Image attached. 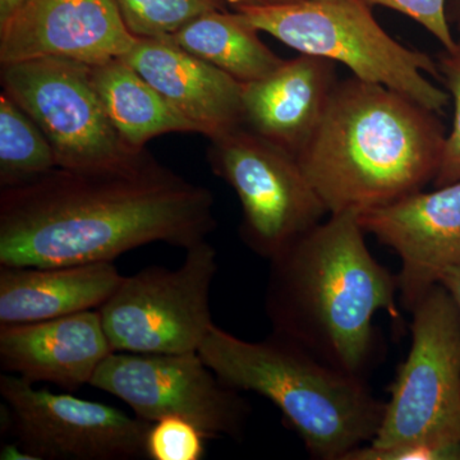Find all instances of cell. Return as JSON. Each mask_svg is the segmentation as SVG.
<instances>
[{"instance_id": "cell-21", "label": "cell", "mask_w": 460, "mask_h": 460, "mask_svg": "<svg viewBox=\"0 0 460 460\" xmlns=\"http://www.w3.org/2000/svg\"><path fill=\"white\" fill-rule=\"evenodd\" d=\"M136 38H168L202 14L226 11V0H115Z\"/></svg>"}, {"instance_id": "cell-20", "label": "cell", "mask_w": 460, "mask_h": 460, "mask_svg": "<svg viewBox=\"0 0 460 460\" xmlns=\"http://www.w3.org/2000/svg\"><path fill=\"white\" fill-rule=\"evenodd\" d=\"M58 168L49 140L7 93L0 95V189L21 186Z\"/></svg>"}, {"instance_id": "cell-31", "label": "cell", "mask_w": 460, "mask_h": 460, "mask_svg": "<svg viewBox=\"0 0 460 460\" xmlns=\"http://www.w3.org/2000/svg\"><path fill=\"white\" fill-rule=\"evenodd\" d=\"M286 2H296V0H268L266 3H286Z\"/></svg>"}, {"instance_id": "cell-6", "label": "cell", "mask_w": 460, "mask_h": 460, "mask_svg": "<svg viewBox=\"0 0 460 460\" xmlns=\"http://www.w3.org/2000/svg\"><path fill=\"white\" fill-rule=\"evenodd\" d=\"M410 353L387 387L375 447L460 441V313L441 284L411 308Z\"/></svg>"}, {"instance_id": "cell-22", "label": "cell", "mask_w": 460, "mask_h": 460, "mask_svg": "<svg viewBox=\"0 0 460 460\" xmlns=\"http://www.w3.org/2000/svg\"><path fill=\"white\" fill-rule=\"evenodd\" d=\"M208 436L180 417L153 422L146 435V456L151 460H201Z\"/></svg>"}, {"instance_id": "cell-26", "label": "cell", "mask_w": 460, "mask_h": 460, "mask_svg": "<svg viewBox=\"0 0 460 460\" xmlns=\"http://www.w3.org/2000/svg\"><path fill=\"white\" fill-rule=\"evenodd\" d=\"M438 284H441L453 296L454 302L458 305L460 313V266L450 268L441 274Z\"/></svg>"}, {"instance_id": "cell-1", "label": "cell", "mask_w": 460, "mask_h": 460, "mask_svg": "<svg viewBox=\"0 0 460 460\" xmlns=\"http://www.w3.org/2000/svg\"><path fill=\"white\" fill-rule=\"evenodd\" d=\"M217 228L214 196L148 151L122 168H56L0 189V266L113 262L145 244L183 250Z\"/></svg>"}, {"instance_id": "cell-19", "label": "cell", "mask_w": 460, "mask_h": 460, "mask_svg": "<svg viewBox=\"0 0 460 460\" xmlns=\"http://www.w3.org/2000/svg\"><path fill=\"white\" fill-rule=\"evenodd\" d=\"M259 32L238 12L213 11L168 38L239 83L247 84L266 77L284 62L263 44Z\"/></svg>"}, {"instance_id": "cell-9", "label": "cell", "mask_w": 460, "mask_h": 460, "mask_svg": "<svg viewBox=\"0 0 460 460\" xmlns=\"http://www.w3.org/2000/svg\"><path fill=\"white\" fill-rule=\"evenodd\" d=\"M211 171L241 202L242 241L271 260L329 217L298 159L246 127L210 140Z\"/></svg>"}, {"instance_id": "cell-29", "label": "cell", "mask_w": 460, "mask_h": 460, "mask_svg": "<svg viewBox=\"0 0 460 460\" xmlns=\"http://www.w3.org/2000/svg\"><path fill=\"white\" fill-rule=\"evenodd\" d=\"M268 0H226L233 8L241 7V5L263 4Z\"/></svg>"}, {"instance_id": "cell-18", "label": "cell", "mask_w": 460, "mask_h": 460, "mask_svg": "<svg viewBox=\"0 0 460 460\" xmlns=\"http://www.w3.org/2000/svg\"><path fill=\"white\" fill-rule=\"evenodd\" d=\"M93 84L109 119L123 140L144 150L157 136L198 129L120 58L91 66Z\"/></svg>"}, {"instance_id": "cell-27", "label": "cell", "mask_w": 460, "mask_h": 460, "mask_svg": "<svg viewBox=\"0 0 460 460\" xmlns=\"http://www.w3.org/2000/svg\"><path fill=\"white\" fill-rule=\"evenodd\" d=\"M0 459L2 460H36L35 456H31L25 447L20 443L9 444L3 447L0 452Z\"/></svg>"}, {"instance_id": "cell-10", "label": "cell", "mask_w": 460, "mask_h": 460, "mask_svg": "<svg viewBox=\"0 0 460 460\" xmlns=\"http://www.w3.org/2000/svg\"><path fill=\"white\" fill-rule=\"evenodd\" d=\"M90 385L119 398L138 419L180 417L208 438L241 440L251 413L246 398L224 384L199 352H113Z\"/></svg>"}, {"instance_id": "cell-5", "label": "cell", "mask_w": 460, "mask_h": 460, "mask_svg": "<svg viewBox=\"0 0 460 460\" xmlns=\"http://www.w3.org/2000/svg\"><path fill=\"white\" fill-rule=\"evenodd\" d=\"M234 11L299 54L341 63L354 77L389 87L436 114L450 104L449 93L425 75L440 78L438 62L394 40L365 0H296Z\"/></svg>"}, {"instance_id": "cell-8", "label": "cell", "mask_w": 460, "mask_h": 460, "mask_svg": "<svg viewBox=\"0 0 460 460\" xmlns=\"http://www.w3.org/2000/svg\"><path fill=\"white\" fill-rule=\"evenodd\" d=\"M217 251L204 241L177 269L150 266L124 277L98 308L113 352H199L214 325L210 295Z\"/></svg>"}, {"instance_id": "cell-11", "label": "cell", "mask_w": 460, "mask_h": 460, "mask_svg": "<svg viewBox=\"0 0 460 460\" xmlns=\"http://www.w3.org/2000/svg\"><path fill=\"white\" fill-rule=\"evenodd\" d=\"M9 429L36 460H131L146 456L151 423L99 402L36 389L0 375Z\"/></svg>"}, {"instance_id": "cell-3", "label": "cell", "mask_w": 460, "mask_h": 460, "mask_svg": "<svg viewBox=\"0 0 460 460\" xmlns=\"http://www.w3.org/2000/svg\"><path fill=\"white\" fill-rule=\"evenodd\" d=\"M436 115L352 75L338 81L296 159L329 214L383 208L434 181L447 140Z\"/></svg>"}, {"instance_id": "cell-15", "label": "cell", "mask_w": 460, "mask_h": 460, "mask_svg": "<svg viewBox=\"0 0 460 460\" xmlns=\"http://www.w3.org/2000/svg\"><path fill=\"white\" fill-rule=\"evenodd\" d=\"M111 353L99 310L0 326V367L32 384L75 392Z\"/></svg>"}, {"instance_id": "cell-2", "label": "cell", "mask_w": 460, "mask_h": 460, "mask_svg": "<svg viewBox=\"0 0 460 460\" xmlns=\"http://www.w3.org/2000/svg\"><path fill=\"white\" fill-rule=\"evenodd\" d=\"M365 234L358 214H330L269 260L265 296L272 332L363 378L380 350L375 316L401 319L396 275L371 255Z\"/></svg>"}, {"instance_id": "cell-14", "label": "cell", "mask_w": 460, "mask_h": 460, "mask_svg": "<svg viewBox=\"0 0 460 460\" xmlns=\"http://www.w3.org/2000/svg\"><path fill=\"white\" fill-rule=\"evenodd\" d=\"M208 140L243 127V84L169 38H138L120 58Z\"/></svg>"}, {"instance_id": "cell-28", "label": "cell", "mask_w": 460, "mask_h": 460, "mask_svg": "<svg viewBox=\"0 0 460 460\" xmlns=\"http://www.w3.org/2000/svg\"><path fill=\"white\" fill-rule=\"evenodd\" d=\"M23 0H0V26L22 4Z\"/></svg>"}, {"instance_id": "cell-4", "label": "cell", "mask_w": 460, "mask_h": 460, "mask_svg": "<svg viewBox=\"0 0 460 460\" xmlns=\"http://www.w3.org/2000/svg\"><path fill=\"white\" fill-rule=\"evenodd\" d=\"M199 354L226 385L279 408L314 459L344 460L371 443L383 422L385 402L366 378L321 362L277 332L248 341L214 323Z\"/></svg>"}, {"instance_id": "cell-16", "label": "cell", "mask_w": 460, "mask_h": 460, "mask_svg": "<svg viewBox=\"0 0 460 460\" xmlns=\"http://www.w3.org/2000/svg\"><path fill=\"white\" fill-rule=\"evenodd\" d=\"M337 63L301 54L243 84V127L293 155L313 137L337 86Z\"/></svg>"}, {"instance_id": "cell-12", "label": "cell", "mask_w": 460, "mask_h": 460, "mask_svg": "<svg viewBox=\"0 0 460 460\" xmlns=\"http://www.w3.org/2000/svg\"><path fill=\"white\" fill-rule=\"evenodd\" d=\"M358 219L366 234L401 260L396 280L408 313L445 270L460 266V181L432 192L417 190Z\"/></svg>"}, {"instance_id": "cell-23", "label": "cell", "mask_w": 460, "mask_h": 460, "mask_svg": "<svg viewBox=\"0 0 460 460\" xmlns=\"http://www.w3.org/2000/svg\"><path fill=\"white\" fill-rule=\"evenodd\" d=\"M438 66L454 104L452 131L445 140L440 166L432 181L435 187H443L460 181V39L454 49L441 53Z\"/></svg>"}, {"instance_id": "cell-30", "label": "cell", "mask_w": 460, "mask_h": 460, "mask_svg": "<svg viewBox=\"0 0 460 460\" xmlns=\"http://www.w3.org/2000/svg\"><path fill=\"white\" fill-rule=\"evenodd\" d=\"M452 16L456 18L460 23V0H453L452 3Z\"/></svg>"}, {"instance_id": "cell-7", "label": "cell", "mask_w": 460, "mask_h": 460, "mask_svg": "<svg viewBox=\"0 0 460 460\" xmlns=\"http://www.w3.org/2000/svg\"><path fill=\"white\" fill-rule=\"evenodd\" d=\"M0 81L3 93L47 136L58 168H122L147 151L129 146L114 128L93 84L91 65L66 58H36L0 65Z\"/></svg>"}, {"instance_id": "cell-13", "label": "cell", "mask_w": 460, "mask_h": 460, "mask_svg": "<svg viewBox=\"0 0 460 460\" xmlns=\"http://www.w3.org/2000/svg\"><path fill=\"white\" fill-rule=\"evenodd\" d=\"M137 41L115 0H23L0 26V65L45 57L100 65Z\"/></svg>"}, {"instance_id": "cell-17", "label": "cell", "mask_w": 460, "mask_h": 460, "mask_svg": "<svg viewBox=\"0 0 460 460\" xmlns=\"http://www.w3.org/2000/svg\"><path fill=\"white\" fill-rule=\"evenodd\" d=\"M123 278L113 262L0 266V326L98 310Z\"/></svg>"}, {"instance_id": "cell-24", "label": "cell", "mask_w": 460, "mask_h": 460, "mask_svg": "<svg viewBox=\"0 0 460 460\" xmlns=\"http://www.w3.org/2000/svg\"><path fill=\"white\" fill-rule=\"evenodd\" d=\"M367 4L380 5L411 17L443 45L444 50L456 48V40L450 30L447 13V0H365Z\"/></svg>"}, {"instance_id": "cell-25", "label": "cell", "mask_w": 460, "mask_h": 460, "mask_svg": "<svg viewBox=\"0 0 460 460\" xmlns=\"http://www.w3.org/2000/svg\"><path fill=\"white\" fill-rule=\"evenodd\" d=\"M344 460H460V441L402 443L386 447L366 444L348 454Z\"/></svg>"}]
</instances>
